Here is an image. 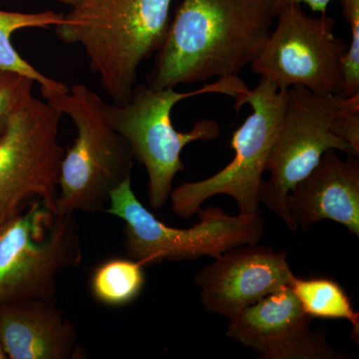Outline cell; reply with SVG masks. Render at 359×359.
Masks as SVG:
<instances>
[{"instance_id": "obj_18", "label": "cell", "mask_w": 359, "mask_h": 359, "mask_svg": "<svg viewBox=\"0 0 359 359\" xmlns=\"http://www.w3.org/2000/svg\"><path fill=\"white\" fill-rule=\"evenodd\" d=\"M32 78L0 69V135L9 120L33 98Z\"/></svg>"}, {"instance_id": "obj_11", "label": "cell", "mask_w": 359, "mask_h": 359, "mask_svg": "<svg viewBox=\"0 0 359 359\" xmlns=\"http://www.w3.org/2000/svg\"><path fill=\"white\" fill-rule=\"evenodd\" d=\"M311 320L287 285L231 318L226 335L264 359L348 358L327 344L325 332L311 330Z\"/></svg>"}, {"instance_id": "obj_17", "label": "cell", "mask_w": 359, "mask_h": 359, "mask_svg": "<svg viewBox=\"0 0 359 359\" xmlns=\"http://www.w3.org/2000/svg\"><path fill=\"white\" fill-rule=\"evenodd\" d=\"M144 268V264L130 257H115L104 262L92 273V294L108 306L117 308L131 304L145 287Z\"/></svg>"}, {"instance_id": "obj_20", "label": "cell", "mask_w": 359, "mask_h": 359, "mask_svg": "<svg viewBox=\"0 0 359 359\" xmlns=\"http://www.w3.org/2000/svg\"><path fill=\"white\" fill-rule=\"evenodd\" d=\"M332 131L348 143L354 155H359V109L346 110L335 118Z\"/></svg>"}, {"instance_id": "obj_8", "label": "cell", "mask_w": 359, "mask_h": 359, "mask_svg": "<svg viewBox=\"0 0 359 359\" xmlns=\"http://www.w3.org/2000/svg\"><path fill=\"white\" fill-rule=\"evenodd\" d=\"M351 109H359V95H323L302 86L287 89L282 127L266 162L269 180L262 185L259 203L290 231L297 230L287 210L290 191L313 171L327 151L355 156L332 131L335 118Z\"/></svg>"}, {"instance_id": "obj_1", "label": "cell", "mask_w": 359, "mask_h": 359, "mask_svg": "<svg viewBox=\"0 0 359 359\" xmlns=\"http://www.w3.org/2000/svg\"><path fill=\"white\" fill-rule=\"evenodd\" d=\"M271 0H181L146 84L155 89L238 76L271 32Z\"/></svg>"}, {"instance_id": "obj_13", "label": "cell", "mask_w": 359, "mask_h": 359, "mask_svg": "<svg viewBox=\"0 0 359 359\" xmlns=\"http://www.w3.org/2000/svg\"><path fill=\"white\" fill-rule=\"evenodd\" d=\"M287 205L297 229L308 231L328 219L358 238V157L342 159L337 151H327L313 171L290 191Z\"/></svg>"}, {"instance_id": "obj_12", "label": "cell", "mask_w": 359, "mask_h": 359, "mask_svg": "<svg viewBox=\"0 0 359 359\" xmlns=\"http://www.w3.org/2000/svg\"><path fill=\"white\" fill-rule=\"evenodd\" d=\"M195 276L207 313L235 318L266 295L290 285L294 275L287 250L259 244L226 250Z\"/></svg>"}, {"instance_id": "obj_4", "label": "cell", "mask_w": 359, "mask_h": 359, "mask_svg": "<svg viewBox=\"0 0 359 359\" xmlns=\"http://www.w3.org/2000/svg\"><path fill=\"white\" fill-rule=\"evenodd\" d=\"M44 99L77 129L61 164L56 212H105L111 192L131 179L135 158L128 142L106 119L103 99L86 85L75 84Z\"/></svg>"}, {"instance_id": "obj_6", "label": "cell", "mask_w": 359, "mask_h": 359, "mask_svg": "<svg viewBox=\"0 0 359 359\" xmlns=\"http://www.w3.org/2000/svg\"><path fill=\"white\" fill-rule=\"evenodd\" d=\"M82 261L73 214L39 201L0 223V306L53 299L57 276Z\"/></svg>"}, {"instance_id": "obj_5", "label": "cell", "mask_w": 359, "mask_h": 359, "mask_svg": "<svg viewBox=\"0 0 359 359\" xmlns=\"http://www.w3.org/2000/svg\"><path fill=\"white\" fill-rule=\"evenodd\" d=\"M105 212L124 221L127 257L145 266L202 257L217 259L233 248L259 244L264 233V219L259 212L230 216L212 207L201 209L199 223L191 228L167 226L138 200L131 179L111 192Z\"/></svg>"}, {"instance_id": "obj_23", "label": "cell", "mask_w": 359, "mask_h": 359, "mask_svg": "<svg viewBox=\"0 0 359 359\" xmlns=\"http://www.w3.org/2000/svg\"><path fill=\"white\" fill-rule=\"evenodd\" d=\"M7 354L6 349H4V344H2L1 337H0V359H7Z\"/></svg>"}, {"instance_id": "obj_16", "label": "cell", "mask_w": 359, "mask_h": 359, "mask_svg": "<svg viewBox=\"0 0 359 359\" xmlns=\"http://www.w3.org/2000/svg\"><path fill=\"white\" fill-rule=\"evenodd\" d=\"M289 287L311 318L348 320L353 325V339L358 344L359 313L354 311L351 299L339 283L327 276L302 278L294 276Z\"/></svg>"}, {"instance_id": "obj_22", "label": "cell", "mask_w": 359, "mask_h": 359, "mask_svg": "<svg viewBox=\"0 0 359 359\" xmlns=\"http://www.w3.org/2000/svg\"><path fill=\"white\" fill-rule=\"evenodd\" d=\"M57 1L61 2V4H67L71 7L76 6L78 2H80V0H57Z\"/></svg>"}, {"instance_id": "obj_15", "label": "cell", "mask_w": 359, "mask_h": 359, "mask_svg": "<svg viewBox=\"0 0 359 359\" xmlns=\"http://www.w3.org/2000/svg\"><path fill=\"white\" fill-rule=\"evenodd\" d=\"M63 16L65 14L52 11L35 13L0 11V69L32 78L35 83L40 85V91L43 97L67 91L69 87L45 76L43 73L28 63L14 48L11 36L14 32L25 28L55 27L62 22Z\"/></svg>"}, {"instance_id": "obj_2", "label": "cell", "mask_w": 359, "mask_h": 359, "mask_svg": "<svg viewBox=\"0 0 359 359\" xmlns=\"http://www.w3.org/2000/svg\"><path fill=\"white\" fill-rule=\"evenodd\" d=\"M176 0H80L55 26L65 44L84 49L112 103L129 100L141 65L164 43Z\"/></svg>"}, {"instance_id": "obj_3", "label": "cell", "mask_w": 359, "mask_h": 359, "mask_svg": "<svg viewBox=\"0 0 359 359\" xmlns=\"http://www.w3.org/2000/svg\"><path fill=\"white\" fill-rule=\"evenodd\" d=\"M238 76L219 78L192 92L175 88L155 89L147 84H137L129 100L124 104L105 103V117L128 142L135 159L148 174L149 204L161 209L171 194L176 175L185 170L182 151L188 144L212 141L221 134L214 120L196 123L189 132H179L172 122V110L177 103L204 94H224L238 99L249 91Z\"/></svg>"}, {"instance_id": "obj_21", "label": "cell", "mask_w": 359, "mask_h": 359, "mask_svg": "<svg viewBox=\"0 0 359 359\" xmlns=\"http://www.w3.org/2000/svg\"><path fill=\"white\" fill-rule=\"evenodd\" d=\"M273 7L278 13V9L289 4H306L313 13L325 14L330 2L332 0H271Z\"/></svg>"}, {"instance_id": "obj_19", "label": "cell", "mask_w": 359, "mask_h": 359, "mask_svg": "<svg viewBox=\"0 0 359 359\" xmlns=\"http://www.w3.org/2000/svg\"><path fill=\"white\" fill-rule=\"evenodd\" d=\"M344 15L351 25V42L342 58V76L346 98L359 95V0H341Z\"/></svg>"}, {"instance_id": "obj_10", "label": "cell", "mask_w": 359, "mask_h": 359, "mask_svg": "<svg viewBox=\"0 0 359 359\" xmlns=\"http://www.w3.org/2000/svg\"><path fill=\"white\" fill-rule=\"evenodd\" d=\"M276 18V29L250 65L252 72L278 89L302 86L316 94L342 96L347 45L335 36L332 18L309 15L301 4L283 6Z\"/></svg>"}, {"instance_id": "obj_14", "label": "cell", "mask_w": 359, "mask_h": 359, "mask_svg": "<svg viewBox=\"0 0 359 359\" xmlns=\"http://www.w3.org/2000/svg\"><path fill=\"white\" fill-rule=\"evenodd\" d=\"M0 337L11 359H69L76 355L74 325L53 299L0 306Z\"/></svg>"}, {"instance_id": "obj_9", "label": "cell", "mask_w": 359, "mask_h": 359, "mask_svg": "<svg viewBox=\"0 0 359 359\" xmlns=\"http://www.w3.org/2000/svg\"><path fill=\"white\" fill-rule=\"evenodd\" d=\"M62 113L33 97L0 135V223L39 201L56 212L65 149L58 141Z\"/></svg>"}, {"instance_id": "obj_7", "label": "cell", "mask_w": 359, "mask_h": 359, "mask_svg": "<svg viewBox=\"0 0 359 359\" xmlns=\"http://www.w3.org/2000/svg\"><path fill=\"white\" fill-rule=\"evenodd\" d=\"M287 97V89H278L261 78L256 88L236 99V110L249 103L252 113L231 136L233 159L210 178L187 182L172 190L169 198L177 216L191 218L201 211L205 201L217 195L233 198L240 214L259 212L263 176L282 127Z\"/></svg>"}]
</instances>
